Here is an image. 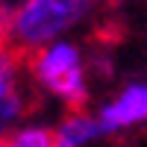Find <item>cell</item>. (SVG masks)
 <instances>
[{
	"instance_id": "obj_6",
	"label": "cell",
	"mask_w": 147,
	"mask_h": 147,
	"mask_svg": "<svg viewBox=\"0 0 147 147\" xmlns=\"http://www.w3.org/2000/svg\"><path fill=\"white\" fill-rule=\"evenodd\" d=\"M24 115H27L24 85H21V88L0 91V127H3V132H12L15 127H21L24 124Z\"/></svg>"
},
{
	"instance_id": "obj_5",
	"label": "cell",
	"mask_w": 147,
	"mask_h": 147,
	"mask_svg": "<svg viewBox=\"0 0 147 147\" xmlns=\"http://www.w3.org/2000/svg\"><path fill=\"white\" fill-rule=\"evenodd\" d=\"M3 147H56L53 141V127L41 124H21L12 132H6Z\"/></svg>"
},
{
	"instance_id": "obj_2",
	"label": "cell",
	"mask_w": 147,
	"mask_h": 147,
	"mask_svg": "<svg viewBox=\"0 0 147 147\" xmlns=\"http://www.w3.org/2000/svg\"><path fill=\"white\" fill-rule=\"evenodd\" d=\"M88 71L91 62L85 56V47L74 38L53 41L30 53L27 59V74L32 85L68 109H82L88 103V94H91Z\"/></svg>"
},
{
	"instance_id": "obj_4",
	"label": "cell",
	"mask_w": 147,
	"mask_h": 147,
	"mask_svg": "<svg viewBox=\"0 0 147 147\" xmlns=\"http://www.w3.org/2000/svg\"><path fill=\"white\" fill-rule=\"evenodd\" d=\"M97 138H103V129L97 124V115H88V112H82V109L68 112L53 127L56 147H91Z\"/></svg>"
},
{
	"instance_id": "obj_1",
	"label": "cell",
	"mask_w": 147,
	"mask_h": 147,
	"mask_svg": "<svg viewBox=\"0 0 147 147\" xmlns=\"http://www.w3.org/2000/svg\"><path fill=\"white\" fill-rule=\"evenodd\" d=\"M97 0H15L3 3V44L30 56L41 47L71 38L91 21Z\"/></svg>"
},
{
	"instance_id": "obj_3",
	"label": "cell",
	"mask_w": 147,
	"mask_h": 147,
	"mask_svg": "<svg viewBox=\"0 0 147 147\" xmlns=\"http://www.w3.org/2000/svg\"><path fill=\"white\" fill-rule=\"evenodd\" d=\"M94 115L103 136H121L127 129L147 127V80L144 77L127 80L112 97L100 103Z\"/></svg>"
}]
</instances>
